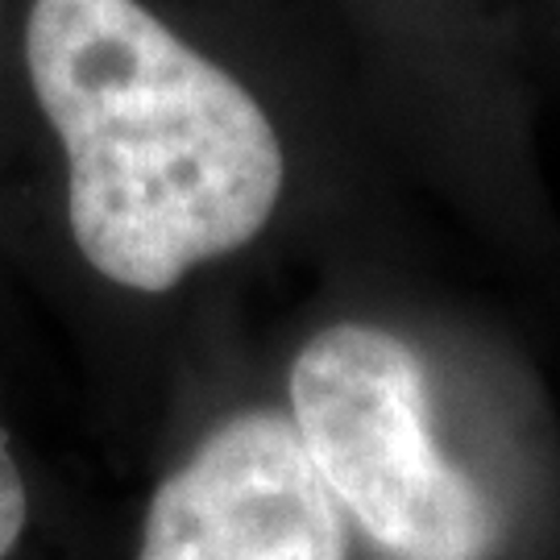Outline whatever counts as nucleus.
<instances>
[{
	"label": "nucleus",
	"instance_id": "1",
	"mask_svg": "<svg viewBox=\"0 0 560 560\" xmlns=\"http://www.w3.org/2000/svg\"><path fill=\"white\" fill-rule=\"evenodd\" d=\"M25 59L67 150L71 233L104 279L166 291L270 221L275 125L145 4L34 0Z\"/></svg>",
	"mask_w": 560,
	"mask_h": 560
},
{
	"label": "nucleus",
	"instance_id": "2",
	"mask_svg": "<svg viewBox=\"0 0 560 560\" xmlns=\"http://www.w3.org/2000/svg\"><path fill=\"white\" fill-rule=\"evenodd\" d=\"M303 448L328 494L395 560H486L494 506L428 428L420 358L399 337L337 324L291 370Z\"/></svg>",
	"mask_w": 560,
	"mask_h": 560
},
{
	"label": "nucleus",
	"instance_id": "3",
	"mask_svg": "<svg viewBox=\"0 0 560 560\" xmlns=\"http://www.w3.org/2000/svg\"><path fill=\"white\" fill-rule=\"evenodd\" d=\"M138 560H345L337 499L295 420L241 411L159 486Z\"/></svg>",
	"mask_w": 560,
	"mask_h": 560
},
{
	"label": "nucleus",
	"instance_id": "4",
	"mask_svg": "<svg viewBox=\"0 0 560 560\" xmlns=\"http://www.w3.org/2000/svg\"><path fill=\"white\" fill-rule=\"evenodd\" d=\"M25 527V481L18 474V460L9 453V444L0 436V557L13 552Z\"/></svg>",
	"mask_w": 560,
	"mask_h": 560
}]
</instances>
